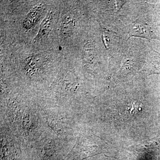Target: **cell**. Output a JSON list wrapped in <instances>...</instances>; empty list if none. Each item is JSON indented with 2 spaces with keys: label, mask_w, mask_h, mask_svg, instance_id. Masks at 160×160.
<instances>
[{
  "label": "cell",
  "mask_w": 160,
  "mask_h": 160,
  "mask_svg": "<svg viewBox=\"0 0 160 160\" xmlns=\"http://www.w3.org/2000/svg\"><path fill=\"white\" fill-rule=\"evenodd\" d=\"M129 35V37L131 36H137L147 38L148 39L153 37L149 29L146 28V26L138 24L133 25L131 29H130Z\"/></svg>",
  "instance_id": "cell-1"
},
{
  "label": "cell",
  "mask_w": 160,
  "mask_h": 160,
  "mask_svg": "<svg viewBox=\"0 0 160 160\" xmlns=\"http://www.w3.org/2000/svg\"><path fill=\"white\" fill-rule=\"evenodd\" d=\"M141 105L138 102L134 101L132 104H130L127 108V110L130 112L132 115H135L141 110Z\"/></svg>",
  "instance_id": "cell-2"
}]
</instances>
